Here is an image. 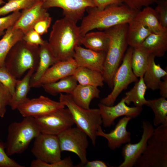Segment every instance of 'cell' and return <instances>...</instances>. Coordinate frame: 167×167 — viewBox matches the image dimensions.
<instances>
[{"instance_id":"2","label":"cell","mask_w":167,"mask_h":167,"mask_svg":"<svg viewBox=\"0 0 167 167\" xmlns=\"http://www.w3.org/2000/svg\"><path fill=\"white\" fill-rule=\"evenodd\" d=\"M92 9L83 18L79 26L82 36L95 29H106L117 25L128 24L138 12L121 4L110 5L102 10L96 7Z\"/></svg>"},{"instance_id":"30","label":"cell","mask_w":167,"mask_h":167,"mask_svg":"<svg viewBox=\"0 0 167 167\" xmlns=\"http://www.w3.org/2000/svg\"><path fill=\"white\" fill-rule=\"evenodd\" d=\"M77 84V82L72 75L45 84L42 87L45 92L53 95L63 92L71 94Z\"/></svg>"},{"instance_id":"31","label":"cell","mask_w":167,"mask_h":167,"mask_svg":"<svg viewBox=\"0 0 167 167\" xmlns=\"http://www.w3.org/2000/svg\"><path fill=\"white\" fill-rule=\"evenodd\" d=\"M135 83L133 87L125 93V102L127 105L132 102L135 106L142 107L147 102L145 98L147 87L143 76L140 77L138 81Z\"/></svg>"},{"instance_id":"46","label":"cell","mask_w":167,"mask_h":167,"mask_svg":"<svg viewBox=\"0 0 167 167\" xmlns=\"http://www.w3.org/2000/svg\"><path fill=\"white\" fill-rule=\"evenodd\" d=\"M83 167H107L108 165L103 161L96 160L91 161H88Z\"/></svg>"},{"instance_id":"6","label":"cell","mask_w":167,"mask_h":167,"mask_svg":"<svg viewBox=\"0 0 167 167\" xmlns=\"http://www.w3.org/2000/svg\"><path fill=\"white\" fill-rule=\"evenodd\" d=\"M59 101L69 109L76 127L87 135L95 146L96 131L102 124L99 108H83L74 102L70 94L60 93Z\"/></svg>"},{"instance_id":"27","label":"cell","mask_w":167,"mask_h":167,"mask_svg":"<svg viewBox=\"0 0 167 167\" xmlns=\"http://www.w3.org/2000/svg\"><path fill=\"white\" fill-rule=\"evenodd\" d=\"M24 33L21 30L13 28V26L5 31L0 40V67L4 66L6 58L13 46L22 40Z\"/></svg>"},{"instance_id":"42","label":"cell","mask_w":167,"mask_h":167,"mask_svg":"<svg viewBox=\"0 0 167 167\" xmlns=\"http://www.w3.org/2000/svg\"><path fill=\"white\" fill-rule=\"evenodd\" d=\"M51 22V17L48 15L37 21L33 28L40 35H42L47 32Z\"/></svg>"},{"instance_id":"44","label":"cell","mask_w":167,"mask_h":167,"mask_svg":"<svg viewBox=\"0 0 167 167\" xmlns=\"http://www.w3.org/2000/svg\"><path fill=\"white\" fill-rule=\"evenodd\" d=\"M95 6L99 10H102L107 6L113 4H120L124 0H92Z\"/></svg>"},{"instance_id":"40","label":"cell","mask_w":167,"mask_h":167,"mask_svg":"<svg viewBox=\"0 0 167 167\" xmlns=\"http://www.w3.org/2000/svg\"><path fill=\"white\" fill-rule=\"evenodd\" d=\"M154 10L161 24L167 29V1L160 0Z\"/></svg>"},{"instance_id":"15","label":"cell","mask_w":167,"mask_h":167,"mask_svg":"<svg viewBox=\"0 0 167 167\" xmlns=\"http://www.w3.org/2000/svg\"><path fill=\"white\" fill-rule=\"evenodd\" d=\"M43 7L46 9L54 7L61 8L65 16L77 22L87 8L95 6L92 0H44Z\"/></svg>"},{"instance_id":"7","label":"cell","mask_w":167,"mask_h":167,"mask_svg":"<svg viewBox=\"0 0 167 167\" xmlns=\"http://www.w3.org/2000/svg\"><path fill=\"white\" fill-rule=\"evenodd\" d=\"M134 166L167 167V126L160 125L154 128L145 150Z\"/></svg>"},{"instance_id":"9","label":"cell","mask_w":167,"mask_h":167,"mask_svg":"<svg viewBox=\"0 0 167 167\" xmlns=\"http://www.w3.org/2000/svg\"><path fill=\"white\" fill-rule=\"evenodd\" d=\"M61 150L76 154L80 161L79 166H83L88 161L87 149L89 142L88 136L78 127H70L57 135Z\"/></svg>"},{"instance_id":"4","label":"cell","mask_w":167,"mask_h":167,"mask_svg":"<svg viewBox=\"0 0 167 167\" xmlns=\"http://www.w3.org/2000/svg\"><path fill=\"white\" fill-rule=\"evenodd\" d=\"M39 60V46L29 45L22 40L11 48L6 58L4 66L19 79L31 69L36 71Z\"/></svg>"},{"instance_id":"45","label":"cell","mask_w":167,"mask_h":167,"mask_svg":"<svg viewBox=\"0 0 167 167\" xmlns=\"http://www.w3.org/2000/svg\"><path fill=\"white\" fill-rule=\"evenodd\" d=\"M163 77L164 80L161 81L159 89L160 90V93L162 97L166 98H167V75Z\"/></svg>"},{"instance_id":"17","label":"cell","mask_w":167,"mask_h":167,"mask_svg":"<svg viewBox=\"0 0 167 167\" xmlns=\"http://www.w3.org/2000/svg\"><path fill=\"white\" fill-rule=\"evenodd\" d=\"M106 52L97 51L77 45L73 58L78 66H82L103 74Z\"/></svg>"},{"instance_id":"13","label":"cell","mask_w":167,"mask_h":167,"mask_svg":"<svg viewBox=\"0 0 167 167\" xmlns=\"http://www.w3.org/2000/svg\"><path fill=\"white\" fill-rule=\"evenodd\" d=\"M65 106L59 101H56L41 95L38 98L29 99L20 105L17 109L24 117L35 118L47 114Z\"/></svg>"},{"instance_id":"16","label":"cell","mask_w":167,"mask_h":167,"mask_svg":"<svg viewBox=\"0 0 167 167\" xmlns=\"http://www.w3.org/2000/svg\"><path fill=\"white\" fill-rule=\"evenodd\" d=\"M132 118L125 116L122 117L119 120L114 129L109 133L104 132L101 126L96 131V135L105 138L108 141V147L110 149L114 150L119 148L123 144L131 142V133L127 131V126Z\"/></svg>"},{"instance_id":"11","label":"cell","mask_w":167,"mask_h":167,"mask_svg":"<svg viewBox=\"0 0 167 167\" xmlns=\"http://www.w3.org/2000/svg\"><path fill=\"white\" fill-rule=\"evenodd\" d=\"M36 159L52 164L61 160V152L57 135L41 132L35 138L31 150Z\"/></svg>"},{"instance_id":"47","label":"cell","mask_w":167,"mask_h":167,"mask_svg":"<svg viewBox=\"0 0 167 167\" xmlns=\"http://www.w3.org/2000/svg\"><path fill=\"white\" fill-rule=\"evenodd\" d=\"M5 3V2L3 0H0V6L3 4H4Z\"/></svg>"},{"instance_id":"29","label":"cell","mask_w":167,"mask_h":167,"mask_svg":"<svg viewBox=\"0 0 167 167\" xmlns=\"http://www.w3.org/2000/svg\"><path fill=\"white\" fill-rule=\"evenodd\" d=\"M134 19L148 28L152 33L167 31V29L163 28L161 24L154 9L149 6L138 11Z\"/></svg>"},{"instance_id":"8","label":"cell","mask_w":167,"mask_h":167,"mask_svg":"<svg viewBox=\"0 0 167 167\" xmlns=\"http://www.w3.org/2000/svg\"><path fill=\"white\" fill-rule=\"evenodd\" d=\"M133 48L129 46L123 57L121 65L115 72L113 78V86L110 94L101 99L100 103L107 106L113 105L118 97L131 84L139 79L134 73L131 66Z\"/></svg>"},{"instance_id":"33","label":"cell","mask_w":167,"mask_h":167,"mask_svg":"<svg viewBox=\"0 0 167 167\" xmlns=\"http://www.w3.org/2000/svg\"><path fill=\"white\" fill-rule=\"evenodd\" d=\"M149 56L148 52L141 46L133 48L131 66L137 78L143 76L148 66Z\"/></svg>"},{"instance_id":"19","label":"cell","mask_w":167,"mask_h":167,"mask_svg":"<svg viewBox=\"0 0 167 167\" xmlns=\"http://www.w3.org/2000/svg\"><path fill=\"white\" fill-rule=\"evenodd\" d=\"M43 1L36 2L30 7L22 10L20 16L13 26V28L19 29L25 34L32 29L39 20L49 15L47 9L43 7Z\"/></svg>"},{"instance_id":"18","label":"cell","mask_w":167,"mask_h":167,"mask_svg":"<svg viewBox=\"0 0 167 167\" xmlns=\"http://www.w3.org/2000/svg\"><path fill=\"white\" fill-rule=\"evenodd\" d=\"M78 67L73 58L65 61H58L47 70L35 88L42 87L45 84L55 82L72 75Z\"/></svg>"},{"instance_id":"28","label":"cell","mask_w":167,"mask_h":167,"mask_svg":"<svg viewBox=\"0 0 167 167\" xmlns=\"http://www.w3.org/2000/svg\"><path fill=\"white\" fill-rule=\"evenodd\" d=\"M72 75L80 84L101 87L104 84L102 73L87 67L78 66Z\"/></svg>"},{"instance_id":"35","label":"cell","mask_w":167,"mask_h":167,"mask_svg":"<svg viewBox=\"0 0 167 167\" xmlns=\"http://www.w3.org/2000/svg\"><path fill=\"white\" fill-rule=\"evenodd\" d=\"M19 79L15 77L4 66L0 67V83L13 95Z\"/></svg>"},{"instance_id":"41","label":"cell","mask_w":167,"mask_h":167,"mask_svg":"<svg viewBox=\"0 0 167 167\" xmlns=\"http://www.w3.org/2000/svg\"><path fill=\"white\" fill-rule=\"evenodd\" d=\"M22 40L29 45L36 46L41 45L45 41L33 28L24 34Z\"/></svg>"},{"instance_id":"20","label":"cell","mask_w":167,"mask_h":167,"mask_svg":"<svg viewBox=\"0 0 167 167\" xmlns=\"http://www.w3.org/2000/svg\"><path fill=\"white\" fill-rule=\"evenodd\" d=\"M57 61L49 47L48 41L45 40L39 46V62L31 79V88H35L47 70Z\"/></svg>"},{"instance_id":"26","label":"cell","mask_w":167,"mask_h":167,"mask_svg":"<svg viewBox=\"0 0 167 167\" xmlns=\"http://www.w3.org/2000/svg\"><path fill=\"white\" fill-rule=\"evenodd\" d=\"M109 42V36L105 31L89 32L82 36L81 44L93 50L106 52Z\"/></svg>"},{"instance_id":"38","label":"cell","mask_w":167,"mask_h":167,"mask_svg":"<svg viewBox=\"0 0 167 167\" xmlns=\"http://www.w3.org/2000/svg\"><path fill=\"white\" fill-rule=\"evenodd\" d=\"M5 143L0 139V167H24L10 158L6 151Z\"/></svg>"},{"instance_id":"1","label":"cell","mask_w":167,"mask_h":167,"mask_svg":"<svg viewBox=\"0 0 167 167\" xmlns=\"http://www.w3.org/2000/svg\"><path fill=\"white\" fill-rule=\"evenodd\" d=\"M76 22L65 16L56 20L52 26L48 42L57 61L73 58L75 47L81 44L82 36Z\"/></svg>"},{"instance_id":"48","label":"cell","mask_w":167,"mask_h":167,"mask_svg":"<svg viewBox=\"0 0 167 167\" xmlns=\"http://www.w3.org/2000/svg\"><path fill=\"white\" fill-rule=\"evenodd\" d=\"M35 2L38 1H43L44 0H34Z\"/></svg>"},{"instance_id":"3","label":"cell","mask_w":167,"mask_h":167,"mask_svg":"<svg viewBox=\"0 0 167 167\" xmlns=\"http://www.w3.org/2000/svg\"><path fill=\"white\" fill-rule=\"evenodd\" d=\"M128 24L117 25L106 29L110 42L104 64V82L113 88V78L122 60L128 45L127 33Z\"/></svg>"},{"instance_id":"23","label":"cell","mask_w":167,"mask_h":167,"mask_svg":"<svg viewBox=\"0 0 167 167\" xmlns=\"http://www.w3.org/2000/svg\"><path fill=\"white\" fill-rule=\"evenodd\" d=\"M100 90L98 87L78 84L71 95L74 102L79 106L86 109H90L92 101L100 98Z\"/></svg>"},{"instance_id":"24","label":"cell","mask_w":167,"mask_h":167,"mask_svg":"<svg viewBox=\"0 0 167 167\" xmlns=\"http://www.w3.org/2000/svg\"><path fill=\"white\" fill-rule=\"evenodd\" d=\"M155 57L149 55L147 68L143 76L147 88L152 90L159 89L161 79L167 75V71L163 69L155 61Z\"/></svg>"},{"instance_id":"39","label":"cell","mask_w":167,"mask_h":167,"mask_svg":"<svg viewBox=\"0 0 167 167\" xmlns=\"http://www.w3.org/2000/svg\"><path fill=\"white\" fill-rule=\"evenodd\" d=\"M12 95L8 90L0 83V117L3 118L6 107L9 105Z\"/></svg>"},{"instance_id":"36","label":"cell","mask_w":167,"mask_h":167,"mask_svg":"<svg viewBox=\"0 0 167 167\" xmlns=\"http://www.w3.org/2000/svg\"><path fill=\"white\" fill-rule=\"evenodd\" d=\"M31 167H72L74 165L70 156L54 163H47L41 160L36 159L31 162Z\"/></svg>"},{"instance_id":"43","label":"cell","mask_w":167,"mask_h":167,"mask_svg":"<svg viewBox=\"0 0 167 167\" xmlns=\"http://www.w3.org/2000/svg\"><path fill=\"white\" fill-rule=\"evenodd\" d=\"M157 0H124L127 6L131 9L139 11L142 6H148Z\"/></svg>"},{"instance_id":"5","label":"cell","mask_w":167,"mask_h":167,"mask_svg":"<svg viewBox=\"0 0 167 167\" xmlns=\"http://www.w3.org/2000/svg\"><path fill=\"white\" fill-rule=\"evenodd\" d=\"M24 118L21 122H13L8 126L5 143L6 151L9 156L23 153L32 140L41 133L34 117Z\"/></svg>"},{"instance_id":"14","label":"cell","mask_w":167,"mask_h":167,"mask_svg":"<svg viewBox=\"0 0 167 167\" xmlns=\"http://www.w3.org/2000/svg\"><path fill=\"white\" fill-rule=\"evenodd\" d=\"M125 100V97H123L115 105L109 106L101 103L98 104L104 127H109L114 125L115 120L120 117L125 116L135 118L141 113L142 107H129L126 104Z\"/></svg>"},{"instance_id":"37","label":"cell","mask_w":167,"mask_h":167,"mask_svg":"<svg viewBox=\"0 0 167 167\" xmlns=\"http://www.w3.org/2000/svg\"><path fill=\"white\" fill-rule=\"evenodd\" d=\"M21 14V12L18 11L0 17V36L4 34L6 30L13 26Z\"/></svg>"},{"instance_id":"32","label":"cell","mask_w":167,"mask_h":167,"mask_svg":"<svg viewBox=\"0 0 167 167\" xmlns=\"http://www.w3.org/2000/svg\"><path fill=\"white\" fill-rule=\"evenodd\" d=\"M161 97L147 100L145 105L151 108L154 114L153 124L157 127L160 125L167 126V101Z\"/></svg>"},{"instance_id":"25","label":"cell","mask_w":167,"mask_h":167,"mask_svg":"<svg viewBox=\"0 0 167 167\" xmlns=\"http://www.w3.org/2000/svg\"><path fill=\"white\" fill-rule=\"evenodd\" d=\"M152 33L148 28L133 19L128 24L127 33L128 45L133 48L140 47Z\"/></svg>"},{"instance_id":"49","label":"cell","mask_w":167,"mask_h":167,"mask_svg":"<svg viewBox=\"0 0 167 167\" xmlns=\"http://www.w3.org/2000/svg\"><path fill=\"white\" fill-rule=\"evenodd\" d=\"M165 0V1H167V0Z\"/></svg>"},{"instance_id":"22","label":"cell","mask_w":167,"mask_h":167,"mask_svg":"<svg viewBox=\"0 0 167 167\" xmlns=\"http://www.w3.org/2000/svg\"><path fill=\"white\" fill-rule=\"evenodd\" d=\"M35 71L34 69H31L27 72L22 79H19L9 105L12 109H17L20 105L29 99L27 96L31 88V79Z\"/></svg>"},{"instance_id":"10","label":"cell","mask_w":167,"mask_h":167,"mask_svg":"<svg viewBox=\"0 0 167 167\" xmlns=\"http://www.w3.org/2000/svg\"><path fill=\"white\" fill-rule=\"evenodd\" d=\"M41 132L57 135L75 123L68 108H63L34 118Z\"/></svg>"},{"instance_id":"12","label":"cell","mask_w":167,"mask_h":167,"mask_svg":"<svg viewBox=\"0 0 167 167\" xmlns=\"http://www.w3.org/2000/svg\"><path fill=\"white\" fill-rule=\"evenodd\" d=\"M143 133L140 141L137 143H126L122 147V154L123 161L118 167H132L142 154L147 145L148 140L154 128L149 121L144 120L141 126Z\"/></svg>"},{"instance_id":"34","label":"cell","mask_w":167,"mask_h":167,"mask_svg":"<svg viewBox=\"0 0 167 167\" xmlns=\"http://www.w3.org/2000/svg\"><path fill=\"white\" fill-rule=\"evenodd\" d=\"M34 0H10L0 7V16L27 9L33 4Z\"/></svg>"},{"instance_id":"21","label":"cell","mask_w":167,"mask_h":167,"mask_svg":"<svg viewBox=\"0 0 167 167\" xmlns=\"http://www.w3.org/2000/svg\"><path fill=\"white\" fill-rule=\"evenodd\" d=\"M149 54L155 57H163L167 50V31L152 33L141 46Z\"/></svg>"},{"instance_id":"50","label":"cell","mask_w":167,"mask_h":167,"mask_svg":"<svg viewBox=\"0 0 167 167\" xmlns=\"http://www.w3.org/2000/svg\"><path fill=\"white\" fill-rule=\"evenodd\" d=\"M8 0V1H9V0Z\"/></svg>"}]
</instances>
